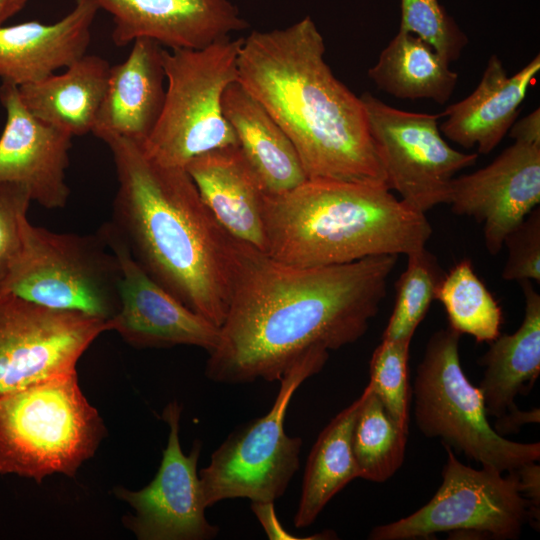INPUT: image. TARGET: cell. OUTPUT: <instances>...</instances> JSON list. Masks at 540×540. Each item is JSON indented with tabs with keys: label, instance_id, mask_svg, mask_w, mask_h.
<instances>
[{
	"label": "cell",
	"instance_id": "6da1fadb",
	"mask_svg": "<svg viewBox=\"0 0 540 540\" xmlns=\"http://www.w3.org/2000/svg\"><path fill=\"white\" fill-rule=\"evenodd\" d=\"M397 260L378 255L304 267L242 242L207 378L223 384L277 381L313 348L330 351L355 343L377 315Z\"/></svg>",
	"mask_w": 540,
	"mask_h": 540
},
{
	"label": "cell",
	"instance_id": "7a4b0ae2",
	"mask_svg": "<svg viewBox=\"0 0 540 540\" xmlns=\"http://www.w3.org/2000/svg\"><path fill=\"white\" fill-rule=\"evenodd\" d=\"M99 139L112 153L118 180L110 222L157 283L220 327L242 242L215 219L185 168L155 161L129 138Z\"/></svg>",
	"mask_w": 540,
	"mask_h": 540
},
{
	"label": "cell",
	"instance_id": "3957f363",
	"mask_svg": "<svg viewBox=\"0 0 540 540\" xmlns=\"http://www.w3.org/2000/svg\"><path fill=\"white\" fill-rule=\"evenodd\" d=\"M314 21L252 31L240 48L238 81L292 142L308 180L385 186L363 102L332 73Z\"/></svg>",
	"mask_w": 540,
	"mask_h": 540
},
{
	"label": "cell",
	"instance_id": "277c9868",
	"mask_svg": "<svg viewBox=\"0 0 540 540\" xmlns=\"http://www.w3.org/2000/svg\"><path fill=\"white\" fill-rule=\"evenodd\" d=\"M265 252L282 263L328 266L378 255H408L433 232L425 213L385 186L306 180L263 205Z\"/></svg>",
	"mask_w": 540,
	"mask_h": 540
},
{
	"label": "cell",
	"instance_id": "5b68a950",
	"mask_svg": "<svg viewBox=\"0 0 540 540\" xmlns=\"http://www.w3.org/2000/svg\"><path fill=\"white\" fill-rule=\"evenodd\" d=\"M105 433L76 371L10 392L0 397V474L74 476Z\"/></svg>",
	"mask_w": 540,
	"mask_h": 540
},
{
	"label": "cell",
	"instance_id": "8992f818",
	"mask_svg": "<svg viewBox=\"0 0 540 540\" xmlns=\"http://www.w3.org/2000/svg\"><path fill=\"white\" fill-rule=\"evenodd\" d=\"M242 43L243 38L227 37L200 49L164 50L165 103L154 130L141 145L149 157L185 168L201 154L238 145L222 99L226 88L238 81Z\"/></svg>",
	"mask_w": 540,
	"mask_h": 540
},
{
	"label": "cell",
	"instance_id": "52a82bcc",
	"mask_svg": "<svg viewBox=\"0 0 540 540\" xmlns=\"http://www.w3.org/2000/svg\"><path fill=\"white\" fill-rule=\"evenodd\" d=\"M460 336L448 326L433 333L426 344L412 387L418 429L500 472L539 461V442L511 441L490 425L480 389L462 370Z\"/></svg>",
	"mask_w": 540,
	"mask_h": 540
},
{
	"label": "cell",
	"instance_id": "ba28073f",
	"mask_svg": "<svg viewBox=\"0 0 540 540\" xmlns=\"http://www.w3.org/2000/svg\"><path fill=\"white\" fill-rule=\"evenodd\" d=\"M120 280L118 259L98 231L56 233L26 217L20 251L0 293L108 322L119 309Z\"/></svg>",
	"mask_w": 540,
	"mask_h": 540
},
{
	"label": "cell",
	"instance_id": "9c48e42d",
	"mask_svg": "<svg viewBox=\"0 0 540 540\" xmlns=\"http://www.w3.org/2000/svg\"><path fill=\"white\" fill-rule=\"evenodd\" d=\"M328 357V350L317 347L298 358L281 376L271 409L237 428L213 452L199 472L207 508L234 498L274 502L285 493L299 469L302 446L300 437L285 433L286 413L296 390L322 370Z\"/></svg>",
	"mask_w": 540,
	"mask_h": 540
},
{
	"label": "cell",
	"instance_id": "30bf717a",
	"mask_svg": "<svg viewBox=\"0 0 540 540\" xmlns=\"http://www.w3.org/2000/svg\"><path fill=\"white\" fill-rule=\"evenodd\" d=\"M444 447L442 483L431 500L407 517L374 527L369 539H426L449 532L514 540L525 524L532 525L531 506L521 492L516 469L506 475L490 467L475 469L461 463L451 447Z\"/></svg>",
	"mask_w": 540,
	"mask_h": 540
},
{
	"label": "cell",
	"instance_id": "8fae6325",
	"mask_svg": "<svg viewBox=\"0 0 540 540\" xmlns=\"http://www.w3.org/2000/svg\"><path fill=\"white\" fill-rule=\"evenodd\" d=\"M360 98L389 189L421 213L447 204L452 179L474 165L478 153L452 148L441 136L439 114L403 111L367 92Z\"/></svg>",
	"mask_w": 540,
	"mask_h": 540
},
{
	"label": "cell",
	"instance_id": "7c38bea8",
	"mask_svg": "<svg viewBox=\"0 0 540 540\" xmlns=\"http://www.w3.org/2000/svg\"><path fill=\"white\" fill-rule=\"evenodd\" d=\"M108 322L0 293V397L76 371Z\"/></svg>",
	"mask_w": 540,
	"mask_h": 540
},
{
	"label": "cell",
	"instance_id": "4fadbf2b",
	"mask_svg": "<svg viewBox=\"0 0 540 540\" xmlns=\"http://www.w3.org/2000/svg\"><path fill=\"white\" fill-rule=\"evenodd\" d=\"M181 406L170 402L163 410L169 436L153 480L138 491L118 487L116 497L127 502L135 514L126 526L141 540H208L219 532L206 516L197 464L201 444L196 441L184 454L179 441Z\"/></svg>",
	"mask_w": 540,
	"mask_h": 540
},
{
	"label": "cell",
	"instance_id": "5bb4252c",
	"mask_svg": "<svg viewBox=\"0 0 540 540\" xmlns=\"http://www.w3.org/2000/svg\"><path fill=\"white\" fill-rule=\"evenodd\" d=\"M116 255L120 270L119 309L108 321L130 345L138 348L196 346L210 353L220 329L157 283L134 259L111 222L98 230Z\"/></svg>",
	"mask_w": 540,
	"mask_h": 540
},
{
	"label": "cell",
	"instance_id": "9a60e30c",
	"mask_svg": "<svg viewBox=\"0 0 540 540\" xmlns=\"http://www.w3.org/2000/svg\"><path fill=\"white\" fill-rule=\"evenodd\" d=\"M540 202V145L514 141L487 166L454 177L447 204L457 215L484 224L488 252L497 255L505 237Z\"/></svg>",
	"mask_w": 540,
	"mask_h": 540
},
{
	"label": "cell",
	"instance_id": "2e32d148",
	"mask_svg": "<svg viewBox=\"0 0 540 540\" xmlns=\"http://www.w3.org/2000/svg\"><path fill=\"white\" fill-rule=\"evenodd\" d=\"M0 102L6 112L0 136V181L23 186L31 201L44 208L64 207L70 195L66 170L72 136L29 112L12 83L2 82Z\"/></svg>",
	"mask_w": 540,
	"mask_h": 540
},
{
	"label": "cell",
	"instance_id": "e0dca14e",
	"mask_svg": "<svg viewBox=\"0 0 540 540\" xmlns=\"http://www.w3.org/2000/svg\"><path fill=\"white\" fill-rule=\"evenodd\" d=\"M112 16V40L150 38L170 49H200L248 27L230 0H92Z\"/></svg>",
	"mask_w": 540,
	"mask_h": 540
},
{
	"label": "cell",
	"instance_id": "ac0fdd59",
	"mask_svg": "<svg viewBox=\"0 0 540 540\" xmlns=\"http://www.w3.org/2000/svg\"><path fill=\"white\" fill-rule=\"evenodd\" d=\"M128 57L110 67L105 94L92 132L143 144L154 130L166 97L165 48L150 38L132 42Z\"/></svg>",
	"mask_w": 540,
	"mask_h": 540
},
{
	"label": "cell",
	"instance_id": "d6986e66",
	"mask_svg": "<svg viewBox=\"0 0 540 540\" xmlns=\"http://www.w3.org/2000/svg\"><path fill=\"white\" fill-rule=\"evenodd\" d=\"M99 8L75 0L73 9L52 24L28 21L0 25V78L17 87L37 82L86 54Z\"/></svg>",
	"mask_w": 540,
	"mask_h": 540
},
{
	"label": "cell",
	"instance_id": "ffe728a7",
	"mask_svg": "<svg viewBox=\"0 0 540 540\" xmlns=\"http://www.w3.org/2000/svg\"><path fill=\"white\" fill-rule=\"evenodd\" d=\"M185 170L219 224L238 241L265 252L263 205L267 192L239 146L201 154Z\"/></svg>",
	"mask_w": 540,
	"mask_h": 540
},
{
	"label": "cell",
	"instance_id": "44dd1931",
	"mask_svg": "<svg viewBox=\"0 0 540 540\" xmlns=\"http://www.w3.org/2000/svg\"><path fill=\"white\" fill-rule=\"evenodd\" d=\"M539 71V54L512 76L499 57L491 55L474 91L439 114L446 116L441 133L466 149L490 153L514 124Z\"/></svg>",
	"mask_w": 540,
	"mask_h": 540
},
{
	"label": "cell",
	"instance_id": "7402d4cb",
	"mask_svg": "<svg viewBox=\"0 0 540 540\" xmlns=\"http://www.w3.org/2000/svg\"><path fill=\"white\" fill-rule=\"evenodd\" d=\"M222 108L267 194L288 192L308 180L286 133L239 81L226 88Z\"/></svg>",
	"mask_w": 540,
	"mask_h": 540
},
{
	"label": "cell",
	"instance_id": "603a6c76",
	"mask_svg": "<svg viewBox=\"0 0 540 540\" xmlns=\"http://www.w3.org/2000/svg\"><path fill=\"white\" fill-rule=\"evenodd\" d=\"M111 65L97 55H83L61 74L18 87L24 106L41 121L73 136L92 132Z\"/></svg>",
	"mask_w": 540,
	"mask_h": 540
},
{
	"label": "cell",
	"instance_id": "cb8c5ba5",
	"mask_svg": "<svg viewBox=\"0 0 540 540\" xmlns=\"http://www.w3.org/2000/svg\"><path fill=\"white\" fill-rule=\"evenodd\" d=\"M518 283L525 298L523 321L514 333L491 341L479 361L485 370L478 388L488 416L496 418L516 406L515 397L528 392L540 373V295L531 280Z\"/></svg>",
	"mask_w": 540,
	"mask_h": 540
},
{
	"label": "cell",
	"instance_id": "d4e9b609",
	"mask_svg": "<svg viewBox=\"0 0 540 540\" xmlns=\"http://www.w3.org/2000/svg\"><path fill=\"white\" fill-rule=\"evenodd\" d=\"M370 385L341 410L318 435L308 455L294 525L304 528L316 520L328 502L358 476L352 452V432Z\"/></svg>",
	"mask_w": 540,
	"mask_h": 540
},
{
	"label": "cell",
	"instance_id": "484cf974",
	"mask_svg": "<svg viewBox=\"0 0 540 540\" xmlns=\"http://www.w3.org/2000/svg\"><path fill=\"white\" fill-rule=\"evenodd\" d=\"M449 64L421 38L399 30L367 74L380 90L393 97L445 104L458 83V74Z\"/></svg>",
	"mask_w": 540,
	"mask_h": 540
},
{
	"label": "cell",
	"instance_id": "4316f807",
	"mask_svg": "<svg viewBox=\"0 0 540 540\" xmlns=\"http://www.w3.org/2000/svg\"><path fill=\"white\" fill-rule=\"evenodd\" d=\"M408 435L389 417L370 385L352 432L359 478L376 483L390 479L402 466Z\"/></svg>",
	"mask_w": 540,
	"mask_h": 540
},
{
	"label": "cell",
	"instance_id": "83f0119b",
	"mask_svg": "<svg viewBox=\"0 0 540 540\" xmlns=\"http://www.w3.org/2000/svg\"><path fill=\"white\" fill-rule=\"evenodd\" d=\"M449 327L477 342L490 343L500 334L502 310L476 275L472 262L464 259L445 274L436 293Z\"/></svg>",
	"mask_w": 540,
	"mask_h": 540
},
{
	"label": "cell",
	"instance_id": "f1b7e54d",
	"mask_svg": "<svg viewBox=\"0 0 540 540\" xmlns=\"http://www.w3.org/2000/svg\"><path fill=\"white\" fill-rule=\"evenodd\" d=\"M445 274L436 256L425 247L407 255L406 268L395 283V305L382 339H412Z\"/></svg>",
	"mask_w": 540,
	"mask_h": 540
},
{
	"label": "cell",
	"instance_id": "f546056e",
	"mask_svg": "<svg viewBox=\"0 0 540 540\" xmlns=\"http://www.w3.org/2000/svg\"><path fill=\"white\" fill-rule=\"evenodd\" d=\"M411 340H386L375 348L370 361L372 391L389 417L409 434V348Z\"/></svg>",
	"mask_w": 540,
	"mask_h": 540
},
{
	"label": "cell",
	"instance_id": "4dcf8cb0",
	"mask_svg": "<svg viewBox=\"0 0 540 540\" xmlns=\"http://www.w3.org/2000/svg\"><path fill=\"white\" fill-rule=\"evenodd\" d=\"M399 30L412 33L451 63L468 44L466 34L438 0H401Z\"/></svg>",
	"mask_w": 540,
	"mask_h": 540
},
{
	"label": "cell",
	"instance_id": "1f68e13d",
	"mask_svg": "<svg viewBox=\"0 0 540 540\" xmlns=\"http://www.w3.org/2000/svg\"><path fill=\"white\" fill-rule=\"evenodd\" d=\"M508 258L502 278L506 281L540 282V209L534 208L504 239Z\"/></svg>",
	"mask_w": 540,
	"mask_h": 540
},
{
	"label": "cell",
	"instance_id": "d6a6232c",
	"mask_svg": "<svg viewBox=\"0 0 540 540\" xmlns=\"http://www.w3.org/2000/svg\"><path fill=\"white\" fill-rule=\"evenodd\" d=\"M21 185L0 181V291L21 247V227L31 203Z\"/></svg>",
	"mask_w": 540,
	"mask_h": 540
},
{
	"label": "cell",
	"instance_id": "836d02e7",
	"mask_svg": "<svg viewBox=\"0 0 540 540\" xmlns=\"http://www.w3.org/2000/svg\"><path fill=\"white\" fill-rule=\"evenodd\" d=\"M520 489L529 501L532 511V526L539 527L540 519V466L538 461L527 463L516 469Z\"/></svg>",
	"mask_w": 540,
	"mask_h": 540
},
{
	"label": "cell",
	"instance_id": "e575fe53",
	"mask_svg": "<svg viewBox=\"0 0 540 540\" xmlns=\"http://www.w3.org/2000/svg\"><path fill=\"white\" fill-rule=\"evenodd\" d=\"M251 509L264 529L266 535L272 540L302 539L289 533L280 523L274 508L273 501L252 502Z\"/></svg>",
	"mask_w": 540,
	"mask_h": 540
},
{
	"label": "cell",
	"instance_id": "d590c367",
	"mask_svg": "<svg viewBox=\"0 0 540 540\" xmlns=\"http://www.w3.org/2000/svg\"><path fill=\"white\" fill-rule=\"evenodd\" d=\"M539 408L529 411L520 410L517 406L506 411L505 414L497 418L495 431L501 435L517 433L522 426L528 423H539Z\"/></svg>",
	"mask_w": 540,
	"mask_h": 540
},
{
	"label": "cell",
	"instance_id": "8d00e7d4",
	"mask_svg": "<svg viewBox=\"0 0 540 540\" xmlns=\"http://www.w3.org/2000/svg\"><path fill=\"white\" fill-rule=\"evenodd\" d=\"M508 133L514 141L540 145V109L514 122Z\"/></svg>",
	"mask_w": 540,
	"mask_h": 540
},
{
	"label": "cell",
	"instance_id": "74e56055",
	"mask_svg": "<svg viewBox=\"0 0 540 540\" xmlns=\"http://www.w3.org/2000/svg\"><path fill=\"white\" fill-rule=\"evenodd\" d=\"M28 0H0V25L10 17L17 14L26 5Z\"/></svg>",
	"mask_w": 540,
	"mask_h": 540
}]
</instances>
